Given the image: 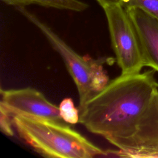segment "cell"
I'll list each match as a JSON object with an SVG mask.
<instances>
[{"mask_svg":"<svg viewBox=\"0 0 158 158\" xmlns=\"http://www.w3.org/2000/svg\"><path fill=\"white\" fill-rule=\"evenodd\" d=\"M16 8L41 31L53 49L62 57L77 86L79 107L107 84L108 77L104 73L102 62L81 56L34 14L25 7Z\"/></svg>","mask_w":158,"mask_h":158,"instance_id":"obj_3","label":"cell"},{"mask_svg":"<svg viewBox=\"0 0 158 158\" xmlns=\"http://www.w3.org/2000/svg\"><path fill=\"white\" fill-rule=\"evenodd\" d=\"M12 116L2 106H0V129L7 136L14 135Z\"/></svg>","mask_w":158,"mask_h":158,"instance_id":"obj_11","label":"cell"},{"mask_svg":"<svg viewBox=\"0 0 158 158\" xmlns=\"http://www.w3.org/2000/svg\"><path fill=\"white\" fill-rule=\"evenodd\" d=\"M59 108L62 118L67 123L73 125L79 122V110L75 107L71 98H64L60 102Z\"/></svg>","mask_w":158,"mask_h":158,"instance_id":"obj_9","label":"cell"},{"mask_svg":"<svg viewBox=\"0 0 158 158\" xmlns=\"http://www.w3.org/2000/svg\"><path fill=\"white\" fill-rule=\"evenodd\" d=\"M5 4L18 7H25L28 5H38L48 8H54L73 12H83L89 5L80 0H1Z\"/></svg>","mask_w":158,"mask_h":158,"instance_id":"obj_8","label":"cell"},{"mask_svg":"<svg viewBox=\"0 0 158 158\" xmlns=\"http://www.w3.org/2000/svg\"><path fill=\"white\" fill-rule=\"evenodd\" d=\"M121 6L125 9L139 8L158 20V0H122Z\"/></svg>","mask_w":158,"mask_h":158,"instance_id":"obj_10","label":"cell"},{"mask_svg":"<svg viewBox=\"0 0 158 158\" xmlns=\"http://www.w3.org/2000/svg\"><path fill=\"white\" fill-rule=\"evenodd\" d=\"M153 69L120 75L96 92L79 110V123L118 149L135 133L158 91Z\"/></svg>","mask_w":158,"mask_h":158,"instance_id":"obj_1","label":"cell"},{"mask_svg":"<svg viewBox=\"0 0 158 158\" xmlns=\"http://www.w3.org/2000/svg\"><path fill=\"white\" fill-rule=\"evenodd\" d=\"M122 157L158 158V91L141 118L134 135L117 151H107Z\"/></svg>","mask_w":158,"mask_h":158,"instance_id":"obj_6","label":"cell"},{"mask_svg":"<svg viewBox=\"0 0 158 158\" xmlns=\"http://www.w3.org/2000/svg\"><path fill=\"white\" fill-rule=\"evenodd\" d=\"M126 10L139 38L144 67L158 72V20L139 8Z\"/></svg>","mask_w":158,"mask_h":158,"instance_id":"obj_7","label":"cell"},{"mask_svg":"<svg viewBox=\"0 0 158 158\" xmlns=\"http://www.w3.org/2000/svg\"><path fill=\"white\" fill-rule=\"evenodd\" d=\"M103 9L121 75L140 73L144 67L140 43L126 9L121 5L109 6Z\"/></svg>","mask_w":158,"mask_h":158,"instance_id":"obj_4","label":"cell"},{"mask_svg":"<svg viewBox=\"0 0 158 158\" xmlns=\"http://www.w3.org/2000/svg\"><path fill=\"white\" fill-rule=\"evenodd\" d=\"M96 1L102 8H105L112 6L121 5L122 0H96Z\"/></svg>","mask_w":158,"mask_h":158,"instance_id":"obj_12","label":"cell"},{"mask_svg":"<svg viewBox=\"0 0 158 158\" xmlns=\"http://www.w3.org/2000/svg\"><path fill=\"white\" fill-rule=\"evenodd\" d=\"M19 136L43 157L91 158L106 155L68 123L12 115Z\"/></svg>","mask_w":158,"mask_h":158,"instance_id":"obj_2","label":"cell"},{"mask_svg":"<svg viewBox=\"0 0 158 158\" xmlns=\"http://www.w3.org/2000/svg\"><path fill=\"white\" fill-rule=\"evenodd\" d=\"M2 106L12 115L48 120L65 123L59 108L49 101L40 91L32 88L1 89ZM69 124V123H68Z\"/></svg>","mask_w":158,"mask_h":158,"instance_id":"obj_5","label":"cell"}]
</instances>
